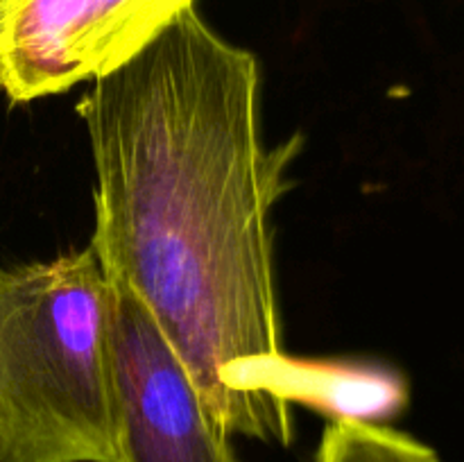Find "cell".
<instances>
[{
  "label": "cell",
  "instance_id": "1",
  "mask_svg": "<svg viewBox=\"0 0 464 462\" xmlns=\"http://www.w3.org/2000/svg\"><path fill=\"white\" fill-rule=\"evenodd\" d=\"M258 91L256 57L190 7L77 113L102 272L143 299L227 433L276 442L236 380L284 351L270 217L302 140L263 143Z\"/></svg>",
  "mask_w": 464,
  "mask_h": 462
},
{
  "label": "cell",
  "instance_id": "2",
  "mask_svg": "<svg viewBox=\"0 0 464 462\" xmlns=\"http://www.w3.org/2000/svg\"><path fill=\"white\" fill-rule=\"evenodd\" d=\"M0 462H118L109 284L91 247L0 270Z\"/></svg>",
  "mask_w": 464,
  "mask_h": 462
},
{
  "label": "cell",
  "instance_id": "3",
  "mask_svg": "<svg viewBox=\"0 0 464 462\" xmlns=\"http://www.w3.org/2000/svg\"><path fill=\"white\" fill-rule=\"evenodd\" d=\"M107 284L118 462H238L152 311L122 281Z\"/></svg>",
  "mask_w": 464,
  "mask_h": 462
},
{
  "label": "cell",
  "instance_id": "4",
  "mask_svg": "<svg viewBox=\"0 0 464 462\" xmlns=\"http://www.w3.org/2000/svg\"><path fill=\"white\" fill-rule=\"evenodd\" d=\"M195 0H0V93H66L148 48Z\"/></svg>",
  "mask_w": 464,
  "mask_h": 462
},
{
  "label": "cell",
  "instance_id": "5",
  "mask_svg": "<svg viewBox=\"0 0 464 462\" xmlns=\"http://www.w3.org/2000/svg\"><path fill=\"white\" fill-rule=\"evenodd\" d=\"M315 462H442L429 444L383 424L331 419Z\"/></svg>",
  "mask_w": 464,
  "mask_h": 462
}]
</instances>
